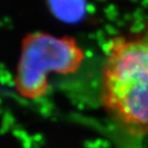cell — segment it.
Returning a JSON list of instances; mask_svg holds the SVG:
<instances>
[{"label":"cell","mask_w":148,"mask_h":148,"mask_svg":"<svg viewBox=\"0 0 148 148\" xmlns=\"http://www.w3.org/2000/svg\"><path fill=\"white\" fill-rule=\"evenodd\" d=\"M100 100L125 134L148 138V26L109 40L101 69Z\"/></svg>","instance_id":"obj_1"},{"label":"cell","mask_w":148,"mask_h":148,"mask_svg":"<svg viewBox=\"0 0 148 148\" xmlns=\"http://www.w3.org/2000/svg\"><path fill=\"white\" fill-rule=\"evenodd\" d=\"M83 59V51L71 37L31 34L23 44L16 86L25 96L40 95L46 88L47 74L73 73L80 67Z\"/></svg>","instance_id":"obj_2"}]
</instances>
